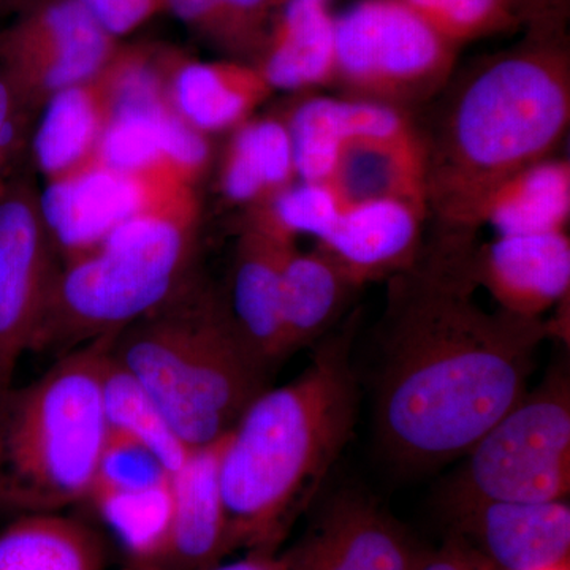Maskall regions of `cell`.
I'll use <instances>...</instances> for the list:
<instances>
[{
  "label": "cell",
  "instance_id": "32",
  "mask_svg": "<svg viewBox=\"0 0 570 570\" xmlns=\"http://www.w3.org/2000/svg\"><path fill=\"white\" fill-rule=\"evenodd\" d=\"M284 0H219L220 51L238 61L257 58ZM247 62V61H246Z\"/></svg>",
  "mask_w": 570,
  "mask_h": 570
},
{
  "label": "cell",
  "instance_id": "6",
  "mask_svg": "<svg viewBox=\"0 0 570 570\" xmlns=\"http://www.w3.org/2000/svg\"><path fill=\"white\" fill-rule=\"evenodd\" d=\"M198 197L130 217L91 250L59 265L32 352L61 356L164 303L194 269Z\"/></svg>",
  "mask_w": 570,
  "mask_h": 570
},
{
  "label": "cell",
  "instance_id": "15",
  "mask_svg": "<svg viewBox=\"0 0 570 570\" xmlns=\"http://www.w3.org/2000/svg\"><path fill=\"white\" fill-rule=\"evenodd\" d=\"M164 91L171 110L198 132H232L272 97V86L253 62L198 61L165 47Z\"/></svg>",
  "mask_w": 570,
  "mask_h": 570
},
{
  "label": "cell",
  "instance_id": "5",
  "mask_svg": "<svg viewBox=\"0 0 570 570\" xmlns=\"http://www.w3.org/2000/svg\"><path fill=\"white\" fill-rule=\"evenodd\" d=\"M115 336L58 356L0 400V505L56 513L88 501L107 439L102 379Z\"/></svg>",
  "mask_w": 570,
  "mask_h": 570
},
{
  "label": "cell",
  "instance_id": "27",
  "mask_svg": "<svg viewBox=\"0 0 570 570\" xmlns=\"http://www.w3.org/2000/svg\"><path fill=\"white\" fill-rule=\"evenodd\" d=\"M88 501L138 564L163 562L174 519L170 479L138 490L92 489Z\"/></svg>",
  "mask_w": 570,
  "mask_h": 570
},
{
  "label": "cell",
  "instance_id": "18",
  "mask_svg": "<svg viewBox=\"0 0 570 570\" xmlns=\"http://www.w3.org/2000/svg\"><path fill=\"white\" fill-rule=\"evenodd\" d=\"M112 111L111 59L99 73L55 94L41 107L31 149L45 183L58 181L94 163Z\"/></svg>",
  "mask_w": 570,
  "mask_h": 570
},
{
  "label": "cell",
  "instance_id": "19",
  "mask_svg": "<svg viewBox=\"0 0 570 570\" xmlns=\"http://www.w3.org/2000/svg\"><path fill=\"white\" fill-rule=\"evenodd\" d=\"M224 439L190 449L181 468L171 472L174 519L163 562L176 570H209L228 553L220 487Z\"/></svg>",
  "mask_w": 570,
  "mask_h": 570
},
{
  "label": "cell",
  "instance_id": "40",
  "mask_svg": "<svg viewBox=\"0 0 570 570\" xmlns=\"http://www.w3.org/2000/svg\"><path fill=\"white\" fill-rule=\"evenodd\" d=\"M137 570H163V568L159 564H153V562H141Z\"/></svg>",
  "mask_w": 570,
  "mask_h": 570
},
{
  "label": "cell",
  "instance_id": "35",
  "mask_svg": "<svg viewBox=\"0 0 570 570\" xmlns=\"http://www.w3.org/2000/svg\"><path fill=\"white\" fill-rule=\"evenodd\" d=\"M165 11H170L190 32L220 50L219 0H167Z\"/></svg>",
  "mask_w": 570,
  "mask_h": 570
},
{
  "label": "cell",
  "instance_id": "16",
  "mask_svg": "<svg viewBox=\"0 0 570 570\" xmlns=\"http://www.w3.org/2000/svg\"><path fill=\"white\" fill-rule=\"evenodd\" d=\"M428 214L401 200L344 205L332 234L318 242V247L341 266L355 287L389 279L417 257Z\"/></svg>",
  "mask_w": 570,
  "mask_h": 570
},
{
  "label": "cell",
  "instance_id": "14",
  "mask_svg": "<svg viewBox=\"0 0 570 570\" xmlns=\"http://www.w3.org/2000/svg\"><path fill=\"white\" fill-rule=\"evenodd\" d=\"M295 249L294 238L247 212L236 242L230 285L224 295L239 335L268 370L285 360L283 276Z\"/></svg>",
  "mask_w": 570,
  "mask_h": 570
},
{
  "label": "cell",
  "instance_id": "41",
  "mask_svg": "<svg viewBox=\"0 0 570 570\" xmlns=\"http://www.w3.org/2000/svg\"><path fill=\"white\" fill-rule=\"evenodd\" d=\"M539 570H570V561L562 562V564L551 566V568L539 569Z\"/></svg>",
  "mask_w": 570,
  "mask_h": 570
},
{
  "label": "cell",
  "instance_id": "33",
  "mask_svg": "<svg viewBox=\"0 0 570 570\" xmlns=\"http://www.w3.org/2000/svg\"><path fill=\"white\" fill-rule=\"evenodd\" d=\"M36 111L26 105L9 78L0 70V193L10 181Z\"/></svg>",
  "mask_w": 570,
  "mask_h": 570
},
{
  "label": "cell",
  "instance_id": "25",
  "mask_svg": "<svg viewBox=\"0 0 570 570\" xmlns=\"http://www.w3.org/2000/svg\"><path fill=\"white\" fill-rule=\"evenodd\" d=\"M99 535L58 513H26L0 531V570H104Z\"/></svg>",
  "mask_w": 570,
  "mask_h": 570
},
{
  "label": "cell",
  "instance_id": "21",
  "mask_svg": "<svg viewBox=\"0 0 570 570\" xmlns=\"http://www.w3.org/2000/svg\"><path fill=\"white\" fill-rule=\"evenodd\" d=\"M328 183L344 205L401 200L430 213L425 148L419 129L397 140L347 141Z\"/></svg>",
  "mask_w": 570,
  "mask_h": 570
},
{
  "label": "cell",
  "instance_id": "31",
  "mask_svg": "<svg viewBox=\"0 0 570 570\" xmlns=\"http://www.w3.org/2000/svg\"><path fill=\"white\" fill-rule=\"evenodd\" d=\"M170 475L163 461L137 439L108 430L92 489H148Z\"/></svg>",
  "mask_w": 570,
  "mask_h": 570
},
{
  "label": "cell",
  "instance_id": "9",
  "mask_svg": "<svg viewBox=\"0 0 570 570\" xmlns=\"http://www.w3.org/2000/svg\"><path fill=\"white\" fill-rule=\"evenodd\" d=\"M115 39L78 0H39L0 31V70L32 111L110 61Z\"/></svg>",
  "mask_w": 570,
  "mask_h": 570
},
{
  "label": "cell",
  "instance_id": "22",
  "mask_svg": "<svg viewBox=\"0 0 570 570\" xmlns=\"http://www.w3.org/2000/svg\"><path fill=\"white\" fill-rule=\"evenodd\" d=\"M295 181L283 115L253 116L232 130L217 165V189L225 200L254 208Z\"/></svg>",
  "mask_w": 570,
  "mask_h": 570
},
{
  "label": "cell",
  "instance_id": "29",
  "mask_svg": "<svg viewBox=\"0 0 570 570\" xmlns=\"http://www.w3.org/2000/svg\"><path fill=\"white\" fill-rule=\"evenodd\" d=\"M344 204L330 183L296 179L265 204L247 209L261 216L281 234L296 239L311 235L324 242L340 219Z\"/></svg>",
  "mask_w": 570,
  "mask_h": 570
},
{
  "label": "cell",
  "instance_id": "17",
  "mask_svg": "<svg viewBox=\"0 0 570 570\" xmlns=\"http://www.w3.org/2000/svg\"><path fill=\"white\" fill-rule=\"evenodd\" d=\"M478 277L501 309L542 317L569 295L568 232L498 236L479 246Z\"/></svg>",
  "mask_w": 570,
  "mask_h": 570
},
{
  "label": "cell",
  "instance_id": "42",
  "mask_svg": "<svg viewBox=\"0 0 570 570\" xmlns=\"http://www.w3.org/2000/svg\"><path fill=\"white\" fill-rule=\"evenodd\" d=\"M313 2L326 3V0H313Z\"/></svg>",
  "mask_w": 570,
  "mask_h": 570
},
{
  "label": "cell",
  "instance_id": "34",
  "mask_svg": "<svg viewBox=\"0 0 570 570\" xmlns=\"http://www.w3.org/2000/svg\"><path fill=\"white\" fill-rule=\"evenodd\" d=\"M104 29L121 40L165 11L167 0H78Z\"/></svg>",
  "mask_w": 570,
  "mask_h": 570
},
{
  "label": "cell",
  "instance_id": "2",
  "mask_svg": "<svg viewBox=\"0 0 570 570\" xmlns=\"http://www.w3.org/2000/svg\"><path fill=\"white\" fill-rule=\"evenodd\" d=\"M438 118L422 134L430 214L478 228L490 194L553 157L570 122V51L564 28H532L509 50L450 78Z\"/></svg>",
  "mask_w": 570,
  "mask_h": 570
},
{
  "label": "cell",
  "instance_id": "4",
  "mask_svg": "<svg viewBox=\"0 0 570 570\" xmlns=\"http://www.w3.org/2000/svg\"><path fill=\"white\" fill-rule=\"evenodd\" d=\"M111 354L148 390L190 449L227 436L268 389L272 371L239 335L225 295L194 273L122 328Z\"/></svg>",
  "mask_w": 570,
  "mask_h": 570
},
{
  "label": "cell",
  "instance_id": "7",
  "mask_svg": "<svg viewBox=\"0 0 570 570\" xmlns=\"http://www.w3.org/2000/svg\"><path fill=\"white\" fill-rule=\"evenodd\" d=\"M450 509L480 501H561L570 491V384L554 367L468 450Z\"/></svg>",
  "mask_w": 570,
  "mask_h": 570
},
{
  "label": "cell",
  "instance_id": "13",
  "mask_svg": "<svg viewBox=\"0 0 570 570\" xmlns=\"http://www.w3.org/2000/svg\"><path fill=\"white\" fill-rule=\"evenodd\" d=\"M464 542L493 570H539L569 562L570 508L547 502L480 501L450 509Z\"/></svg>",
  "mask_w": 570,
  "mask_h": 570
},
{
  "label": "cell",
  "instance_id": "1",
  "mask_svg": "<svg viewBox=\"0 0 570 570\" xmlns=\"http://www.w3.org/2000/svg\"><path fill=\"white\" fill-rule=\"evenodd\" d=\"M474 228L439 224L389 277L379 326L374 420L396 463L433 468L468 453L527 395L550 326L483 309Z\"/></svg>",
  "mask_w": 570,
  "mask_h": 570
},
{
  "label": "cell",
  "instance_id": "39",
  "mask_svg": "<svg viewBox=\"0 0 570 570\" xmlns=\"http://www.w3.org/2000/svg\"><path fill=\"white\" fill-rule=\"evenodd\" d=\"M39 0H0V18L20 17L26 10L31 9Z\"/></svg>",
  "mask_w": 570,
  "mask_h": 570
},
{
  "label": "cell",
  "instance_id": "8",
  "mask_svg": "<svg viewBox=\"0 0 570 570\" xmlns=\"http://www.w3.org/2000/svg\"><path fill=\"white\" fill-rule=\"evenodd\" d=\"M335 82L347 97L407 112L436 99L455 69L456 47L404 0H362L335 18Z\"/></svg>",
  "mask_w": 570,
  "mask_h": 570
},
{
  "label": "cell",
  "instance_id": "30",
  "mask_svg": "<svg viewBox=\"0 0 570 570\" xmlns=\"http://www.w3.org/2000/svg\"><path fill=\"white\" fill-rule=\"evenodd\" d=\"M438 36L459 48L466 41L519 28L505 0H404Z\"/></svg>",
  "mask_w": 570,
  "mask_h": 570
},
{
  "label": "cell",
  "instance_id": "36",
  "mask_svg": "<svg viewBox=\"0 0 570 570\" xmlns=\"http://www.w3.org/2000/svg\"><path fill=\"white\" fill-rule=\"evenodd\" d=\"M521 26L532 28H564L569 0H505Z\"/></svg>",
  "mask_w": 570,
  "mask_h": 570
},
{
  "label": "cell",
  "instance_id": "28",
  "mask_svg": "<svg viewBox=\"0 0 570 570\" xmlns=\"http://www.w3.org/2000/svg\"><path fill=\"white\" fill-rule=\"evenodd\" d=\"M299 181L328 183L347 142L343 99L307 97L283 115Z\"/></svg>",
  "mask_w": 570,
  "mask_h": 570
},
{
  "label": "cell",
  "instance_id": "20",
  "mask_svg": "<svg viewBox=\"0 0 570 570\" xmlns=\"http://www.w3.org/2000/svg\"><path fill=\"white\" fill-rule=\"evenodd\" d=\"M253 63L273 91H305L335 82V18L326 3L284 0Z\"/></svg>",
  "mask_w": 570,
  "mask_h": 570
},
{
  "label": "cell",
  "instance_id": "12",
  "mask_svg": "<svg viewBox=\"0 0 570 570\" xmlns=\"http://www.w3.org/2000/svg\"><path fill=\"white\" fill-rule=\"evenodd\" d=\"M283 558L288 570H415L422 560L387 513L354 493L330 501Z\"/></svg>",
  "mask_w": 570,
  "mask_h": 570
},
{
  "label": "cell",
  "instance_id": "24",
  "mask_svg": "<svg viewBox=\"0 0 570 570\" xmlns=\"http://www.w3.org/2000/svg\"><path fill=\"white\" fill-rule=\"evenodd\" d=\"M355 285L321 247L287 258L283 276V343L285 358L324 336L346 306Z\"/></svg>",
  "mask_w": 570,
  "mask_h": 570
},
{
  "label": "cell",
  "instance_id": "10",
  "mask_svg": "<svg viewBox=\"0 0 570 570\" xmlns=\"http://www.w3.org/2000/svg\"><path fill=\"white\" fill-rule=\"evenodd\" d=\"M59 265L39 189L31 179H10L0 193V400L13 389L22 355L32 352Z\"/></svg>",
  "mask_w": 570,
  "mask_h": 570
},
{
  "label": "cell",
  "instance_id": "3",
  "mask_svg": "<svg viewBox=\"0 0 570 570\" xmlns=\"http://www.w3.org/2000/svg\"><path fill=\"white\" fill-rule=\"evenodd\" d=\"M346 332L283 387L265 389L224 439L220 487L228 551L273 553L288 517L340 456L358 409Z\"/></svg>",
  "mask_w": 570,
  "mask_h": 570
},
{
  "label": "cell",
  "instance_id": "38",
  "mask_svg": "<svg viewBox=\"0 0 570 570\" xmlns=\"http://www.w3.org/2000/svg\"><path fill=\"white\" fill-rule=\"evenodd\" d=\"M209 570H288V568L284 558H276L275 554L264 553V551H253V554L245 560L217 564Z\"/></svg>",
  "mask_w": 570,
  "mask_h": 570
},
{
  "label": "cell",
  "instance_id": "26",
  "mask_svg": "<svg viewBox=\"0 0 570 570\" xmlns=\"http://www.w3.org/2000/svg\"><path fill=\"white\" fill-rule=\"evenodd\" d=\"M107 428L146 445L170 472L181 468L190 448L165 417L163 409L122 363L108 354L102 379Z\"/></svg>",
  "mask_w": 570,
  "mask_h": 570
},
{
  "label": "cell",
  "instance_id": "23",
  "mask_svg": "<svg viewBox=\"0 0 570 570\" xmlns=\"http://www.w3.org/2000/svg\"><path fill=\"white\" fill-rule=\"evenodd\" d=\"M570 219L568 159L540 160L499 184L480 209L479 224L498 236L562 232Z\"/></svg>",
  "mask_w": 570,
  "mask_h": 570
},
{
  "label": "cell",
  "instance_id": "37",
  "mask_svg": "<svg viewBox=\"0 0 570 570\" xmlns=\"http://www.w3.org/2000/svg\"><path fill=\"white\" fill-rule=\"evenodd\" d=\"M415 570H493L463 539L453 538L438 553L420 560Z\"/></svg>",
  "mask_w": 570,
  "mask_h": 570
},
{
  "label": "cell",
  "instance_id": "11",
  "mask_svg": "<svg viewBox=\"0 0 570 570\" xmlns=\"http://www.w3.org/2000/svg\"><path fill=\"white\" fill-rule=\"evenodd\" d=\"M198 197L176 176L122 174L97 163L45 183L39 205L59 264L91 250L116 227L151 209Z\"/></svg>",
  "mask_w": 570,
  "mask_h": 570
}]
</instances>
